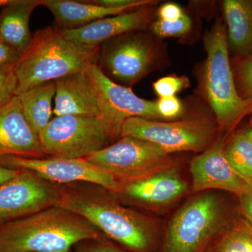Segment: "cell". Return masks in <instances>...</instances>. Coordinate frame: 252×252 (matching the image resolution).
<instances>
[{
	"mask_svg": "<svg viewBox=\"0 0 252 252\" xmlns=\"http://www.w3.org/2000/svg\"><path fill=\"white\" fill-rule=\"evenodd\" d=\"M223 11L227 34L238 54L248 55L252 51V0H225Z\"/></svg>",
	"mask_w": 252,
	"mask_h": 252,
	"instance_id": "20",
	"label": "cell"
},
{
	"mask_svg": "<svg viewBox=\"0 0 252 252\" xmlns=\"http://www.w3.org/2000/svg\"><path fill=\"white\" fill-rule=\"evenodd\" d=\"M123 184L143 180L174 166L170 154L148 141L124 137L86 158Z\"/></svg>",
	"mask_w": 252,
	"mask_h": 252,
	"instance_id": "7",
	"label": "cell"
},
{
	"mask_svg": "<svg viewBox=\"0 0 252 252\" xmlns=\"http://www.w3.org/2000/svg\"><path fill=\"white\" fill-rule=\"evenodd\" d=\"M228 162L239 175L252 183V140L245 131L233 136L225 148Z\"/></svg>",
	"mask_w": 252,
	"mask_h": 252,
	"instance_id": "23",
	"label": "cell"
},
{
	"mask_svg": "<svg viewBox=\"0 0 252 252\" xmlns=\"http://www.w3.org/2000/svg\"><path fill=\"white\" fill-rule=\"evenodd\" d=\"M188 187L175 167L143 180L124 184L122 191L127 196L150 205H165L186 193Z\"/></svg>",
	"mask_w": 252,
	"mask_h": 252,
	"instance_id": "17",
	"label": "cell"
},
{
	"mask_svg": "<svg viewBox=\"0 0 252 252\" xmlns=\"http://www.w3.org/2000/svg\"><path fill=\"white\" fill-rule=\"evenodd\" d=\"M91 2L109 8V9H124L127 11H132L135 8L142 6H150L155 4L156 1L152 0H90Z\"/></svg>",
	"mask_w": 252,
	"mask_h": 252,
	"instance_id": "29",
	"label": "cell"
},
{
	"mask_svg": "<svg viewBox=\"0 0 252 252\" xmlns=\"http://www.w3.org/2000/svg\"><path fill=\"white\" fill-rule=\"evenodd\" d=\"M56 117L95 116L104 119L98 92L85 72L74 73L55 81Z\"/></svg>",
	"mask_w": 252,
	"mask_h": 252,
	"instance_id": "16",
	"label": "cell"
},
{
	"mask_svg": "<svg viewBox=\"0 0 252 252\" xmlns=\"http://www.w3.org/2000/svg\"><path fill=\"white\" fill-rule=\"evenodd\" d=\"M0 165L28 170L43 180L54 183L86 182L113 192H122L124 186L114 176L84 158L4 157L0 158Z\"/></svg>",
	"mask_w": 252,
	"mask_h": 252,
	"instance_id": "9",
	"label": "cell"
},
{
	"mask_svg": "<svg viewBox=\"0 0 252 252\" xmlns=\"http://www.w3.org/2000/svg\"><path fill=\"white\" fill-rule=\"evenodd\" d=\"M100 47L89 48L67 40L55 26L38 30L14 65L16 95L44 83L98 64Z\"/></svg>",
	"mask_w": 252,
	"mask_h": 252,
	"instance_id": "2",
	"label": "cell"
},
{
	"mask_svg": "<svg viewBox=\"0 0 252 252\" xmlns=\"http://www.w3.org/2000/svg\"><path fill=\"white\" fill-rule=\"evenodd\" d=\"M41 6L52 13L54 26L60 30L78 29L97 20L130 11L103 7L91 1L41 0Z\"/></svg>",
	"mask_w": 252,
	"mask_h": 252,
	"instance_id": "18",
	"label": "cell"
},
{
	"mask_svg": "<svg viewBox=\"0 0 252 252\" xmlns=\"http://www.w3.org/2000/svg\"><path fill=\"white\" fill-rule=\"evenodd\" d=\"M152 10L149 6L97 20L75 30H59L67 40L89 48H98L104 42L130 32L142 31L150 23Z\"/></svg>",
	"mask_w": 252,
	"mask_h": 252,
	"instance_id": "15",
	"label": "cell"
},
{
	"mask_svg": "<svg viewBox=\"0 0 252 252\" xmlns=\"http://www.w3.org/2000/svg\"><path fill=\"white\" fill-rule=\"evenodd\" d=\"M160 20L164 21H175L183 16L182 8L175 3H166L162 5L158 11Z\"/></svg>",
	"mask_w": 252,
	"mask_h": 252,
	"instance_id": "32",
	"label": "cell"
},
{
	"mask_svg": "<svg viewBox=\"0 0 252 252\" xmlns=\"http://www.w3.org/2000/svg\"><path fill=\"white\" fill-rule=\"evenodd\" d=\"M216 127L203 119L160 122L143 118L126 120L121 137H135L152 142L171 154L179 152H203L213 143Z\"/></svg>",
	"mask_w": 252,
	"mask_h": 252,
	"instance_id": "8",
	"label": "cell"
},
{
	"mask_svg": "<svg viewBox=\"0 0 252 252\" xmlns=\"http://www.w3.org/2000/svg\"><path fill=\"white\" fill-rule=\"evenodd\" d=\"M117 137L102 118L81 115L56 117L39 135L46 155L64 158H86Z\"/></svg>",
	"mask_w": 252,
	"mask_h": 252,
	"instance_id": "6",
	"label": "cell"
},
{
	"mask_svg": "<svg viewBox=\"0 0 252 252\" xmlns=\"http://www.w3.org/2000/svg\"><path fill=\"white\" fill-rule=\"evenodd\" d=\"M20 171L21 170L19 169L9 168V167L0 165V186L16 177L19 174Z\"/></svg>",
	"mask_w": 252,
	"mask_h": 252,
	"instance_id": "34",
	"label": "cell"
},
{
	"mask_svg": "<svg viewBox=\"0 0 252 252\" xmlns=\"http://www.w3.org/2000/svg\"><path fill=\"white\" fill-rule=\"evenodd\" d=\"M154 59V49L147 38L133 31L101 45L98 65L109 79L132 85L147 75Z\"/></svg>",
	"mask_w": 252,
	"mask_h": 252,
	"instance_id": "10",
	"label": "cell"
},
{
	"mask_svg": "<svg viewBox=\"0 0 252 252\" xmlns=\"http://www.w3.org/2000/svg\"><path fill=\"white\" fill-rule=\"evenodd\" d=\"M86 73L98 92L103 106L104 120L117 137H121L123 124L127 119H162L158 112L157 102L141 98L130 88L114 82L104 74L98 64L90 66Z\"/></svg>",
	"mask_w": 252,
	"mask_h": 252,
	"instance_id": "12",
	"label": "cell"
},
{
	"mask_svg": "<svg viewBox=\"0 0 252 252\" xmlns=\"http://www.w3.org/2000/svg\"><path fill=\"white\" fill-rule=\"evenodd\" d=\"M59 206L85 219L94 228L134 252H149L153 235L139 214L95 194L61 191Z\"/></svg>",
	"mask_w": 252,
	"mask_h": 252,
	"instance_id": "3",
	"label": "cell"
},
{
	"mask_svg": "<svg viewBox=\"0 0 252 252\" xmlns=\"http://www.w3.org/2000/svg\"><path fill=\"white\" fill-rule=\"evenodd\" d=\"M17 88L14 65L0 67V107L16 95Z\"/></svg>",
	"mask_w": 252,
	"mask_h": 252,
	"instance_id": "25",
	"label": "cell"
},
{
	"mask_svg": "<svg viewBox=\"0 0 252 252\" xmlns=\"http://www.w3.org/2000/svg\"><path fill=\"white\" fill-rule=\"evenodd\" d=\"M191 26V19L185 14L175 21L159 19L152 24V30L156 35L160 37H173L185 35L190 31Z\"/></svg>",
	"mask_w": 252,
	"mask_h": 252,
	"instance_id": "24",
	"label": "cell"
},
{
	"mask_svg": "<svg viewBox=\"0 0 252 252\" xmlns=\"http://www.w3.org/2000/svg\"><path fill=\"white\" fill-rule=\"evenodd\" d=\"M55 94L56 85L54 81H51L17 95L25 117L39 137L52 120V100Z\"/></svg>",
	"mask_w": 252,
	"mask_h": 252,
	"instance_id": "21",
	"label": "cell"
},
{
	"mask_svg": "<svg viewBox=\"0 0 252 252\" xmlns=\"http://www.w3.org/2000/svg\"><path fill=\"white\" fill-rule=\"evenodd\" d=\"M157 105L158 112L162 119H175L183 111L182 102L175 96L160 97L157 102Z\"/></svg>",
	"mask_w": 252,
	"mask_h": 252,
	"instance_id": "28",
	"label": "cell"
},
{
	"mask_svg": "<svg viewBox=\"0 0 252 252\" xmlns=\"http://www.w3.org/2000/svg\"><path fill=\"white\" fill-rule=\"evenodd\" d=\"M228 34L221 21L205 37L207 57L204 85L207 99L222 130H229L247 112L250 103L237 91L228 57Z\"/></svg>",
	"mask_w": 252,
	"mask_h": 252,
	"instance_id": "4",
	"label": "cell"
},
{
	"mask_svg": "<svg viewBox=\"0 0 252 252\" xmlns=\"http://www.w3.org/2000/svg\"><path fill=\"white\" fill-rule=\"evenodd\" d=\"M240 213L245 220L252 225V189L238 197Z\"/></svg>",
	"mask_w": 252,
	"mask_h": 252,
	"instance_id": "33",
	"label": "cell"
},
{
	"mask_svg": "<svg viewBox=\"0 0 252 252\" xmlns=\"http://www.w3.org/2000/svg\"><path fill=\"white\" fill-rule=\"evenodd\" d=\"M12 0H0V7L6 6V5L10 4Z\"/></svg>",
	"mask_w": 252,
	"mask_h": 252,
	"instance_id": "35",
	"label": "cell"
},
{
	"mask_svg": "<svg viewBox=\"0 0 252 252\" xmlns=\"http://www.w3.org/2000/svg\"><path fill=\"white\" fill-rule=\"evenodd\" d=\"M99 238L85 219L54 206L0 225V252H71L81 242Z\"/></svg>",
	"mask_w": 252,
	"mask_h": 252,
	"instance_id": "1",
	"label": "cell"
},
{
	"mask_svg": "<svg viewBox=\"0 0 252 252\" xmlns=\"http://www.w3.org/2000/svg\"><path fill=\"white\" fill-rule=\"evenodd\" d=\"M225 226L223 200L216 194H202L172 218L162 252H204L213 237Z\"/></svg>",
	"mask_w": 252,
	"mask_h": 252,
	"instance_id": "5",
	"label": "cell"
},
{
	"mask_svg": "<svg viewBox=\"0 0 252 252\" xmlns=\"http://www.w3.org/2000/svg\"><path fill=\"white\" fill-rule=\"evenodd\" d=\"M41 0H12L0 11V37L22 54L32 39L30 18Z\"/></svg>",
	"mask_w": 252,
	"mask_h": 252,
	"instance_id": "19",
	"label": "cell"
},
{
	"mask_svg": "<svg viewBox=\"0 0 252 252\" xmlns=\"http://www.w3.org/2000/svg\"><path fill=\"white\" fill-rule=\"evenodd\" d=\"M220 233L204 252H252V225L243 217L227 225Z\"/></svg>",
	"mask_w": 252,
	"mask_h": 252,
	"instance_id": "22",
	"label": "cell"
},
{
	"mask_svg": "<svg viewBox=\"0 0 252 252\" xmlns=\"http://www.w3.org/2000/svg\"><path fill=\"white\" fill-rule=\"evenodd\" d=\"M237 79L242 98L252 103V56H249L239 63Z\"/></svg>",
	"mask_w": 252,
	"mask_h": 252,
	"instance_id": "26",
	"label": "cell"
},
{
	"mask_svg": "<svg viewBox=\"0 0 252 252\" xmlns=\"http://www.w3.org/2000/svg\"><path fill=\"white\" fill-rule=\"evenodd\" d=\"M245 132H246L247 135H248L252 140V128L248 129V130H245Z\"/></svg>",
	"mask_w": 252,
	"mask_h": 252,
	"instance_id": "36",
	"label": "cell"
},
{
	"mask_svg": "<svg viewBox=\"0 0 252 252\" xmlns=\"http://www.w3.org/2000/svg\"><path fill=\"white\" fill-rule=\"evenodd\" d=\"M21 53L0 37V67L14 66L21 57Z\"/></svg>",
	"mask_w": 252,
	"mask_h": 252,
	"instance_id": "31",
	"label": "cell"
},
{
	"mask_svg": "<svg viewBox=\"0 0 252 252\" xmlns=\"http://www.w3.org/2000/svg\"><path fill=\"white\" fill-rule=\"evenodd\" d=\"M251 114H252V116H251V119H250V123H251V125L252 126V110H251Z\"/></svg>",
	"mask_w": 252,
	"mask_h": 252,
	"instance_id": "37",
	"label": "cell"
},
{
	"mask_svg": "<svg viewBox=\"0 0 252 252\" xmlns=\"http://www.w3.org/2000/svg\"><path fill=\"white\" fill-rule=\"evenodd\" d=\"M61 191L36 174L21 170L0 186V225L59 206Z\"/></svg>",
	"mask_w": 252,
	"mask_h": 252,
	"instance_id": "11",
	"label": "cell"
},
{
	"mask_svg": "<svg viewBox=\"0 0 252 252\" xmlns=\"http://www.w3.org/2000/svg\"><path fill=\"white\" fill-rule=\"evenodd\" d=\"M224 146L218 141L190 164L193 191L219 189L240 197L252 189V183L239 175L225 157Z\"/></svg>",
	"mask_w": 252,
	"mask_h": 252,
	"instance_id": "13",
	"label": "cell"
},
{
	"mask_svg": "<svg viewBox=\"0 0 252 252\" xmlns=\"http://www.w3.org/2000/svg\"><path fill=\"white\" fill-rule=\"evenodd\" d=\"M75 252H127L100 238L86 240L77 244Z\"/></svg>",
	"mask_w": 252,
	"mask_h": 252,
	"instance_id": "30",
	"label": "cell"
},
{
	"mask_svg": "<svg viewBox=\"0 0 252 252\" xmlns=\"http://www.w3.org/2000/svg\"><path fill=\"white\" fill-rule=\"evenodd\" d=\"M39 135L23 114L17 95L0 107V158H44Z\"/></svg>",
	"mask_w": 252,
	"mask_h": 252,
	"instance_id": "14",
	"label": "cell"
},
{
	"mask_svg": "<svg viewBox=\"0 0 252 252\" xmlns=\"http://www.w3.org/2000/svg\"><path fill=\"white\" fill-rule=\"evenodd\" d=\"M189 81L185 76H167L156 81L154 91L160 97H172L189 86Z\"/></svg>",
	"mask_w": 252,
	"mask_h": 252,
	"instance_id": "27",
	"label": "cell"
}]
</instances>
